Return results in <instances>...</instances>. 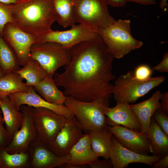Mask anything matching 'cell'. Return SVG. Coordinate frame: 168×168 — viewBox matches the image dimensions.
Segmentation results:
<instances>
[{
	"label": "cell",
	"instance_id": "8d00e7d4",
	"mask_svg": "<svg viewBox=\"0 0 168 168\" xmlns=\"http://www.w3.org/2000/svg\"><path fill=\"white\" fill-rule=\"evenodd\" d=\"M108 5L113 7H120L125 5L126 2L125 0H104Z\"/></svg>",
	"mask_w": 168,
	"mask_h": 168
},
{
	"label": "cell",
	"instance_id": "b9f144b4",
	"mask_svg": "<svg viewBox=\"0 0 168 168\" xmlns=\"http://www.w3.org/2000/svg\"><path fill=\"white\" fill-rule=\"evenodd\" d=\"M0 100H1V99L0 98ZM1 113H2V112L1 111L0 108V114H1Z\"/></svg>",
	"mask_w": 168,
	"mask_h": 168
},
{
	"label": "cell",
	"instance_id": "83f0119b",
	"mask_svg": "<svg viewBox=\"0 0 168 168\" xmlns=\"http://www.w3.org/2000/svg\"><path fill=\"white\" fill-rule=\"evenodd\" d=\"M30 168L28 152L10 153L0 145V168Z\"/></svg>",
	"mask_w": 168,
	"mask_h": 168
},
{
	"label": "cell",
	"instance_id": "d4e9b609",
	"mask_svg": "<svg viewBox=\"0 0 168 168\" xmlns=\"http://www.w3.org/2000/svg\"><path fill=\"white\" fill-rule=\"evenodd\" d=\"M14 72L26 80V85L33 87L36 86L48 75L39 63L31 58L25 65Z\"/></svg>",
	"mask_w": 168,
	"mask_h": 168
},
{
	"label": "cell",
	"instance_id": "cb8c5ba5",
	"mask_svg": "<svg viewBox=\"0 0 168 168\" xmlns=\"http://www.w3.org/2000/svg\"><path fill=\"white\" fill-rule=\"evenodd\" d=\"M23 80L14 72L4 74L0 77V98L11 94L28 91L31 86L26 85Z\"/></svg>",
	"mask_w": 168,
	"mask_h": 168
},
{
	"label": "cell",
	"instance_id": "6da1fadb",
	"mask_svg": "<svg viewBox=\"0 0 168 168\" xmlns=\"http://www.w3.org/2000/svg\"><path fill=\"white\" fill-rule=\"evenodd\" d=\"M71 60L61 73L54 78L67 97L91 101L101 97L110 98L115 79L114 58L100 35L69 49Z\"/></svg>",
	"mask_w": 168,
	"mask_h": 168
},
{
	"label": "cell",
	"instance_id": "30bf717a",
	"mask_svg": "<svg viewBox=\"0 0 168 168\" xmlns=\"http://www.w3.org/2000/svg\"><path fill=\"white\" fill-rule=\"evenodd\" d=\"M2 37L15 52L20 66L25 65L30 59V49L37 42V38L20 29L12 22L5 26Z\"/></svg>",
	"mask_w": 168,
	"mask_h": 168
},
{
	"label": "cell",
	"instance_id": "7402d4cb",
	"mask_svg": "<svg viewBox=\"0 0 168 168\" xmlns=\"http://www.w3.org/2000/svg\"><path fill=\"white\" fill-rule=\"evenodd\" d=\"M58 86L53 77L47 75L33 88L47 101L57 105H64L67 96Z\"/></svg>",
	"mask_w": 168,
	"mask_h": 168
},
{
	"label": "cell",
	"instance_id": "484cf974",
	"mask_svg": "<svg viewBox=\"0 0 168 168\" xmlns=\"http://www.w3.org/2000/svg\"><path fill=\"white\" fill-rule=\"evenodd\" d=\"M56 21L64 28L76 23L73 0H53Z\"/></svg>",
	"mask_w": 168,
	"mask_h": 168
},
{
	"label": "cell",
	"instance_id": "2e32d148",
	"mask_svg": "<svg viewBox=\"0 0 168 168\" xmlns=\"http://www.w3.org/2000/svg\"><path fill=\"white\" fill-rule=\"evenodd\" d=\"M9 97L19 110L21 105H27L33 107H42L49 109L67 118L73 116L72 112L64 105L49 103L42 98L32 86L27 91L10 95Z\"/></svg>",
	"mask_w": 168,
	"mask_h": 168
},
{
	"label": "cell",
	"instance_id": "d6986e66",
	"mask_svg": "<svg viewBox=\"0 0 168 168\" xmlns=\"http://www.w3.org/2000/svg\"><path fill=\"white\" fill-rule=\"evenodd\" d=\"M162 94L161 91L158 90L146 100L136 104L130 105L140 124V132L147 134L153 115L160 108V100Z\"/></svg>",
	"mask_w": 168,
	"mask_h": 168
},
{
	"label": "cell",
	"instance_id": "4fadbf2b",
	"mask_svg": "<svg viewBox=\"0 0 168 168\" xmlns=\"http://www.w3.org/2000/svg\"><path fill=\"white\" fill-rule=\"evenodd\" d=\"M30 168L59 167L70 159V154L63 156L55 154L48 145L37 139L30 145L28 151Z\"/></svg>",
	"mask_w": 168,
	"mask_h": 168
},
{
	"label": "cell",
	"instance_id": "f35d334b",
	"mask_svg": "<svg viewBox=\"0 0 168 168\" xmlns=\"http://www.w3.org/2000/svg\"><path fill=\"white\" fill-rule=\"evenodd\" d=\"M17 0H0V2L6 4H12L16 3Z\"/></svg>",
	"mask_w": 168,
	"mask_h": 168
},
{
	"label": "cell",
	"instance_id": "e0dca14e",
	"mask_svg": "<svg viewBox=\"0 0 168 168\" xmlns=\"http://www.w3.org/2000/svg\"><path fill=\"white\" fill-rule=\"evenodd\" d=\"M70 160L59 168H79L88 166L99 157L93 150L88 133H85L70 151Z\"/></svg>",
	"mask_w": 168,
	"mask_h": 168
},
{
	"label": "cell",
	"instance_id": "4316f807",
	"mask_svg": "<svg viewBox=\"0 0 168 168\" xmlns=\"http://www.w3.org/2000/svg\"><path fill=\"white\" fill-rule=\"evenodd\" d=\"M20 68L15 52L0 34V68L5 74Z\"/></svg>",
	"mask_w": 168,
	"mask_h": 168
},
{
	"label": "cell",
	"instance_id": "e575fe53",
	"mask_svg": "<svg viewBox=\"0 0 168 168\" xmlns=\"http://www.w3.org/2000/svg\"><path fill=\"white\" fill-rule=\"evenodd\" d=\"M160 106L159 108L168 114V92L162 93L160 100Z\"/></svg>",
	"mask_w": 168,
	"mask_h": 168
},
{
	"label": "cell",
	"instance_id": "52a82bcc",
	"mask_svg": "<svg viewBox=\"0 0 168 168\" xmlns=\"http://www.w3.org/2000/svg\"><path fill=\"white\" fill-rule=\"evenodd\" d=\"M30 58L37 61L49 76L53 77L60 68L71 60L69 49L53 42L36 43L30 49Z\"/></svg>",
	"mask_w": 168,
	"mask_h": 168
},
{
	"label": "cell",
	"instance_id": "9a60e30c",
	"mask_svg": "<svg viewBox=\"0 0 168 168\" xmlns=\"http://www.w3.org/2000/svg\"><path fill=\"white\" fill-rule=\"evenodd\" d=\"M110 159L113 168H124L133 163H141L151 166L161 157L137 153L123 146L113 135Z\"/></svg>",
	"mask_w": 168,
	"mask_h": 168
},
{
	"label": "cell",
	"instance_id": "603a6c76",
	"mask_svg": "<svg viewBox=\"0 0 168 168\" xmlns=\"http://www.w3.org/2000/svg\"><path fill=\"white\" fill-rule=\"evenodd\" d=\"M92 147L99 157L110 159L112 147V133L107 127L99 131L88 133Z\"/></svg>",
	"mask_w": 168,
	"mask_h": 168
},
{
	"label": "cell",
	"instance_id": "7a4b0ae2",
	"mask_svg": "<svg viewBox=\"0 0 168 168\" xmlns=\"http://www.w3.org/2000/svg\"><path fill=\"white\" fill-rule=\"evenodd\" d=\"M10 6L13 23L37 38L51 30L56 21L53 0H17Z\"/></svg>",
	"mask_w": 168,
	"mask_h": 168
},
{
	"label": "cell",
	"instance_id": "ab89813d",
	"mask_svg": "<svg viewBox=\"0 0 168 168\" xmlns=\"http://www.w3.org/2000/svg\"><path fill=\"white\" fill-rule=\"evenodd\" d=\"M167 0H161L159 3V7L161 9H163L168 6Z\"/></svg>",
	"mask_w": 168,
	"mask_h": 168
},
{
	"label": "cell",
	"instance_id": "f546056e",
	"mask_svg": "<svg viewBox=\"0 0 168 168\" xmlns=\"http://www.w3.org/2000/svg\"><path fill=\"white\" fill-rule=\"evenodd\" d=\"M153 71L148 65H141L133 71L134 76L135 78L139 81H145L151 77Z\"/></svg>",
	"mask_w": 168,
	"mask_h": 168
},
{
	"label": "cell",
	"instance_id": "836d02e7",
	"mask_svg": "<svg viewBox=\"0 0 168 168\" xmlns=\"http://www.w3.org/2000/svg\"><path fill=\"white\" fill-rule=\"evenodd\" d=\"M153 71L161 72H168V53L166 52L164 55L161 61L158 64L153 67Z\"/></svg>",
	"mask_w": 168,
	"mask_h": 168
},
{
	"label": "cell",
	"instance_id": "9c48e42d",
	"mask_svg": "<svg viewBox=\"0 0 168 168\" xmlns=\"http://www.w3.org/2000/svg\"><path fill=\"white\" fill-rule=\"evenodd\" d=\"M99 35L82 24H75L67 30L59 31L51 30L37 37V42H55L69 49L78 43L92 39Z\"/></svg>",
	"mask_w": 168,
	"mask_h": 168
},
{
	"label": "cell",
	"instance_id": "5b68a950",
	"mask_svg": "<svg viewBox=\"0 0 168 168\" xmlns=\"http://www.w3.org/2000/svg\"><path fill=\"white\" fill-rule=\"evenodd\" d=\"M130 22V21L127 19L116 20L100 34L114 58H122L143 45L142 41L135 39L131 35Z\"/></svg>",
	"mask_w": 168,
	"mask_h": 168
},
{
	"label": "cell",
	"instance_id": "74e56055",
	"mask_svg": "<svg viewBox=\"0 0 168 168\" xmlns=\"http://www.w3.org/2000/svg\"><path fill=\"white\" fill-rule=\"evenodd\" d=\"M126 2H130L144 5H154L156 4V0H125Z\"/></svg>",
	"mask_w": 168,
	"mask_h": 168
},
{
	"label": "cell",
	"instance_id": "5bb4252c",
	"mask_svg": "<svg viewBox=\"0 0 168 168\" xmlns=\"http://www.w3.org/2000/svg\"><path fill=\"white\" fill-rule=\"evenodd\" d=\"M108 128L124 147L137 153L148 155L150 147L147 134L119 125L108 126Z\"/></svg>",
	"mask_w": 168,
	"mask_h": 168
},
{
	"label": "cell",
	"instance_id": "ac0fdd59",
	"mask_svg": "<svg viewBox=\"0 0 168 168\" xmlns=\"http://www.w3.org/2000/svg\"><path fill=\"white\" fill-rule=\"evenodd\" d=\"M105 115L109 126L119 125L141 131L140 124L129 103L116 102L114 106L107 108Z\"/></svg>",
	"mask_w": 168,
	"mask_h": 168
},
{
	"label": "cell",
	"instance_id": "8992f818",
	"mask_svg": "<svg viewBox=\"0 0 168 168\" xmlns=\"http://www.w3.org/2000/svg\"><path fill=\"white\" fill-rule=\"evenodd\" d=\"M165 79L164 77L161 76L139 81L135 78L134 71H130L120 75L115 81L112 95L116 102L133 103L162 83Z\"/></svg>",
	"mask_w": 168,
	"mask_h": 168
},
{
	"label": "cell",
	"instance_id": "d590c367",
	"mask_svg": "<svg viewBox=\"0 0 168 168\" xmlns=\"http://www.w3.org/2000/svg\"><path fill=\"white\" fill-rule=\"evenodd\" d=\"M153 168H167L168 167V155L161 157L158 161L153 163Z\"/></svg>",
	"mask_w": 168,
	"mask_h": 168
},
{
	"label": "cell",
	"instance_id": "f1b7e54d",
	"mask_svg": "<svg viewBox=\"0 0 168 168\" xmlns=\"http://www.w3.org/2000/svg\"><path fill=\"white\" fill-rule=\"evenodd\" d=\"M10 5L0 2V34L2 36L5 26L8 23H13Z\"/></svg>",
	"mask_w": 168,
	"mask_h": 168
},
{
	"label": "cell",
	"instance_id": "8fae6325",
	"mask_svg": "<svg viewBox=\"0 0 168 168\" xmlns=\"http://www.w3.org/2000/svg\"><path fill=\"white\" fill-rule=\"evenodd\" d=\"M33 107L23 105L20 110L23 114L20 128L15 134L9 144L5 147L10 153L28 152L30 144L37 139L32 113Z\"/></svg>",
	"mask_w": 168,
	"mask_h": 168
},
{
	"label": "cell",
	"instance_id": "44dd1931",
	"mask_svg": "<svg viewBox=\"0 0 168 168\" xmlns=\"http://www.w3.org/2000/svg\"><path fill=\"white\" fill-rule=\"evenodd\" d=\"M147 134L152 155L162 157L168 155V135L152 117Z\"/></svg>",
	"mask_w": 168,
	"mask_h": 168
},
{
	"label": "cell",
	"instance_id": "4dcf8cb0",
	"mask_svg": "<svg viewBox=\"0 0 168 168\" xmlns=\"http://www.w3.org/2000/svg\"><path fill=\"white\" fill-rule=\"evenodd\" d=\"M152 117L163 131L168 135V114L159 108L155 111Z\"/></svg>",
	"mask_w": 168,
	"mask_h": 168
},
{
	"label": "cell",
	"instance_id": "d6a6232c",
	"mask_svg": "<svg viewBox=\"0 0 168 168\" xmlns=\"http://www.w3.org/2000/svg\"><path fill=\"white\" fill-rule=\"evenodd\" d=\"M102 160L98 159L95 161L88 166L91 168H113V166L110 159Z\"/></svg>",
	"mask_w": 168,
	"mask_h": 168
},
{
	"label": "cell",
	"instance_id": "60d3db41",
	"mask_svg": "<svg viewBox=\"0 0 168 168\" xmlns=\"http://www.w3.org/2000/svg\"><path fill=\"white\" fill-rule=\"evenodd\" d=\"M4 74L0 68V77H2L3 75Z\"/></svg>",
	"mask_w": 168,
	"mask_h": 168
},
{
	"label": "cell",
	"instance_id": "1f68e13d",
	"mask_svg": "<svg viewBox=\"0 0 168 168\" xmlns=\"http://www.w3.org/2000/svg\"><path fill=\"white\" fill-rule=\"evenodd\" d=\"M4 125L3 117L0 114V145L6 147L10 142L12 137L8 132Z\"/></svg>",
	"mask_w": 168,
	"mask_h": 168
},
{
	"label": "cell",
	"instance_id": "ffe728a7",
	"mask_svg": "<svg viewBox=\"0 0 168 168\" xmlns=\"http://www.w3.org/2000/svg\"><path fill=\"white\" fill-rule=\"evenodd\" d=\"M0 108L6 128L12 137L21 126L23 114L16 108L8 96L1 99Z\"/></svg>",
	"mask_w": 168,
	"mask_h": 168
},
{
	"label": "cell",
	"instance_id": "7c38bea8",
	"mask_svg": "<svg viewBox=\"0 0 168 168\" xmlns=\"http://www.w3.org/2000/svg\"><path fill=\"white\" fill-rule=\"evenodd\" d=\"M83 132L74 116H71L67 118L63 126L48 146L56 155L66 156L84 134Z\"/></svg>",
	"mask_w": 168,
	"mask_h": 168
},
{
	"label": "cell",
	"instance_id": "ba28073f",
	"mask_svg": "<svg viewBox=\"0 0 168 168\" xmlns=\"http://www.w3.org/2000/svg\"><path fill=\"white\" fill-rule=\"evenodd\" d=\"M32 113L37 140L48 145L63 126L67 118L42 107H33Z\"/></svg>",
	"mask_w": 168,
	"mask_h": 168
},
{
	"label": "cell",
	"instance_id": "3957f363",
	"mask_svg": "<svg viewBox=\"0 0 168 168\" xmlns=\"http://www.w3.org/2000/svg\"><path fill=\"white\" fill-rule=\"evenodd\" d=\"M110 98L101 97L84 101L67 97L64 105L72 112L85 133L99 131L108 126L105 112L110 106Z\"/></svg>",
	"mask_w": 168,
	"mask_h": 168
},
{
	"label": "cell",
	"instance_id": "277c9868",
	"mask_svg": "<svg viewBox=\"0 0 168 168\" xmlns=\"http://www.w3.org/2000/svg\"><path fill=\"white\" fill-rule=\"evenodd\" d=\"M76 23L99 35L116 20L110 15L104 0H73Z\"/></svg>",
	"mask_w": 168,
	"mask_h": 168
}]
</instances>
